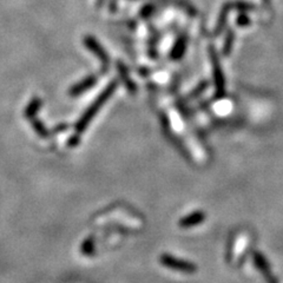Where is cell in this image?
Wrapping results in <instances>:
<instances>
[{"instance_id":"277c9868","label":"cell","mask_w":283,"mask_h":283,"mask_svg":"<svg viewBox=\"0 0 283 283\" xmlns=\"http://www.w3.org/2000/svg\"><path fill=\"white\" fill-rule=\"evenodd\" d=\"M205 215L202 213V211H196V213L190 214V215L185 216L184 218H182L179 221V225L182 228H191L195 227L197 224H201V223L204 221Z\"/></svg>"},{"instance_id":"6da1fadb","label":"cell","mask_w":283,"mask_h":283,"mask_svg":"<svg viewBox=\"0 0 283 283\" xmlns=\"http://www.w3.org/2000/svg\"><path fill=\"white\" fill-rule=\"evenodd\" d=\"M116 87H117L116 82L111 83V84L108 87L107 90H105L104 92H103L101 96L97 98L96 103H93V104L91 105L90 108H88V110L87 111V112H85V115L82 117L81 121H79V123H78V125H77V130H78V132H82V131L84 130V128L88 124V122L91 121V118H92V117L96 115V112L99 110V109H101L102 105L108 101L109 97H110L111 93H112V91H115Z\"/></svg>"},{"instance_id":"7a4b0ae2","label":"cell","mask_w":283,"mask_h":283,"mask_svg":"<svg viewBox=\"0 0 283 283\" xmlns=\"http://www.w3.org/2000/svg\"><path fill=\"white\" fill-rule=\"evenodd\" d=\"M159 261H161V263L164 267L169 268V269L182 271V273L191 274L195 273L197 270V267L193 262L185 261V260L181 259H176V257H174L173 255H169V254H163L161 259H159Z\"/></svg>"},{"instance_id":"3957f363","label":"cell","mask_w":283,"mask_h":283,"mask_svg":"<svg viewBox=\"0 0 283 283\" xmlns=\"http://www.w3.org/2000/svg\"><path fill=\"white\" fill-rule=\"evenodd\" d=\"M254 261H255L257 269L261 271L262 275L265 277V280H267L268 283H277L276 279L274 277L273 274H271L270 267H269V264H268L267 260L262 256V254H260V253L254 254Z\"/></svg>"},{"instance_id":"8992f818","label":"cell","mask_w":283,"mask_h":283,"mask_svg":"<svg viewBox=\"0 0 283 283\" xmlns=\"http://www.w3.org/2000/svg\"><path fill=\"white\" fill-rule=\"evenodd\" d=\"M87 46L88 48H91V50L93 51V52H96L97 54H98V57L99 58L102 59L103 62H105V63H108V58H107V53L104 52V51L102 50L101 46H99L98 44H97L96 41H93V39H91V38H87Z\"/></svg>"},{"instance_id":"52a82bcc","label":"cell","mask_w":283,"mask_h":283,"mask_svg":"<svg viewBox=\"0 0 283 283\" xmlns=\"http://www.w3.org/2000/svg\"><path fill=\"white\" fill-rule=\"evenodd\" d=\"M83 251H84L85 254H92V251H93L92 239H88L87 241L84 242V245H83Z\"/></svg>"},{"instance_id":"5b68a950","label":"cell","mask_w":283,"mask_h":283,"mask_svg":"<svg viewBox=\"0 0 283 283\" xmlns=\"http://www.w3.org/2000/svg\"><path fill=\"white\" fill-rule=\"evenodd\" d=\"M96 83V78H93V77H90V78H87V81H83L81 84L76 85L72 90H71V94L72 96H78V94H81L82 92H84L85 90H87V88H90L92 85Z\"/></svg>"}]
</instances>
